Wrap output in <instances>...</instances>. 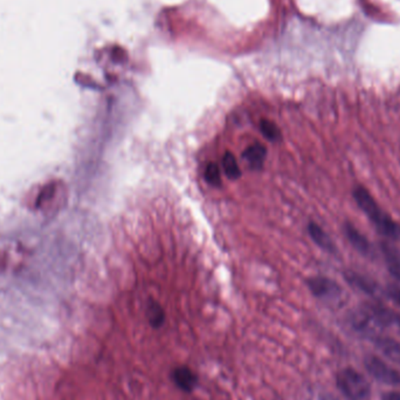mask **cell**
I'll list each match as a JSON object with an SVG mask.
<instances>
[{
	"label": "cell",
	"mask_w": 400,
	"mask_h": 400,
	"mask_svg": "<svg viewBox=\"0 0 400 400\" xmlns=\"http://www.w3.org/2000/svg\"><path fill=\"white\" fill-rule=\"evenodd\" d=\"M260 127H261L263 135L267 139H270V141H277V139H281L280 129L272 120H262L261 123H260Z\"/></svg>",
	"instance_id": "cell-14"
},
{
	"label": "cell",
	"mask_w": 400,
	"mask_h": 400,
	"mask_svg": "<svg viewBox=\"0 0 400 400\" xmlns=\"http://www.w3.org/2000/svg\"><path fill=\"white\" fill-rule=\"evenodd\" d=\"M340 392L349 400H366L371 394V386L361 372L354 368H344L336 375Z\"/></svg>",
	"instance_id": "cell-2"
},
{
	"label": "cell",
	"mask_w": 400,
	"mask_h": 400,
	"mask_svg": "<svg viewBox=\"0 0 400 400\" xmlns=\"http://www.w3.org/2000/svg\"><path fill=\"white\" fill-rule=\"evenodd\" d=\"M344 279L347 280V284H350L351 287L357 289L363 294L370 295V296H377L378 295L379 286L375 284V281L368 279L363 274L357 273L354 270H347L344 273Z\"/></svg>",
	"instance_id": "cell-7"
},
{
	"label": "cell",
	"mask_w": 400,
	"mask_h": 400,
	"mask_svg": "<svg viewBox=\"0 0 400 400\" xmlns=\"http://www.w3.org/2000/svg\"><path fill=\"white\" fill-rule=\"evenodd\" d=\"M375 343V347L385 356L387 359L400 365V343L396 342L393 338L389 337L380 336L377 337L375 340H372Z\"/></svg>",
	"instance_id": "cell-9"
},
{
	"label": "cell",
	"mask_w": 400,
	"mask_h": 400,
	"mask_svg": "<svg viewBox=\"0 0 400 400\" xmlns=\"http://www.w3.org/2000/svg\"><path fill=\"white\" fill-rule=\"evenodd\" d=\"M349 324L357 335L371 340L382 335V330L385 329L365 305L351 312Z\"/></svg>",
	"instance_id": "cell-3"
},
{
	"label": "cell",
	"mask_w": 400,
	"mask_h": 400,
	"mask_svg": "<svg viewBox=\"0 0 400 400\" xmlns=\"http://www.w3.org/2000/svg\"><path fill=\"white\" fill-rule=\"evenodd\" d=\"M343 233L347 237V240L350 242L351 246L363 256H371L373 254L372 244L368 241V237L354 226V223H344Z\"/></svg>",
	"instance_id": "cell-6"
},
{
	"label": "cell",
	"mask_w": 400,
	"mask_h": 400,
	"mask_svg": "<svg viewBox=\"0 0 400 400\" xmlns=\"http://www.w3.org/2000/svg\"><path fill=\"white\" fill-rule=\"evenodd\" d=\"M146 316H148L150 324L155 329H158L163 326L164 321H165V312L162 305L153 300L148 303V307H146Z\"/></svg>",
	"instance_id": "cell-12"
},
{
	"label": "cell",
	"mask_w": 400,
	"mask_h": 400,
	"mask_svg": "<svg viewBox=\"0 0 400 400\" xmlns=\"http://www.w3.org/2000/svg\"><path fill=\"white\" fill-rule=\"evenodd\" d=\"M352 197L361 212L368 216L379 233L392 240H400L399 225L379 206L368 188L358 185L352 191Z\"/></svg>",
	"instance_id": "cell-1"
},
{
	"label": "cell",
	"mask_w": 400,
	"mask_h": 400,
	"mask_svg": "<svg viewBox=\"0 0 400 400\" xmlns=\"http://www.w3.org/2000/svg\"><path fill=\"white\" fill-rule=\"evenodd\" d=\"M308 288L315 298L333 303L342 305L344 302V291L340 284L326 277H314L309 279Z\"/></svg>",
	"instance_id": "cell-5"
},
{
	"label": "cell",
	"mask_w": 400,
	"mask_h": 400,
	"mask_svg": "<svg viewBox=\"0 0 400 400\" xmlns=\"http://www.w3.org/2000/svg\"><path fill=\"white\" fill-rule=\"evenodd\" d=\"M223 167L227 177L235 181L241 176L240 167L237 165V160L232 153H225L223 158Z\"/></svg>",
	"instance_id": "cell-13"
},
{
	"label": "cell",
	"mask_w": 400,
	"mask_h": 400,
	"mask_svg": "<svg viewBox=\"0 0 400 400\" xmlns=\"http://www.w3.org/2000/svg\"><path fill=\"white\" fill-rule=\"evenodd\" d=\"M172 380L184 392H192L198 384V377L188 366H178L172 371Z\"/></svg>",
	"instance_id": "cell-8"
},
{
	"label": "cell",
	"mask_w": 400,
	"mask_h": 400,
	"mask_svg": "<svg viewBox=\"0 0 400 400\" xmlns=\"http://www.w3.org/2000/svg\"><path fill=\"white\" fill-rule=\"evenodd\" d=\"M394 326H399L400 328V314H396V319H394Z\"/></svg>",
	"instance_id": "cell-18"
},
{
	"label": "cell",
	"mask_w": 400,
	"mask_h": 400,
	"mask_svg": "<svg viewBox=\"0 0 400 400\" xmlns=\"http://www.w3.org/2000/svg\"><path fill=\"white\" fill-rule=\"evenodd\" d=\"M244 157L253 170H258L261 169L265 162V146L261 144H253V146H248L247 150L244 151Z\"/></svg>",
	"instance_id": "cell-11"
},
{
	"label": "cell",
	"mask_w": 400,
	"mask_h": 400,
	"mask_svg": "<svg viewBox=\"0 0 400 400\" xmlns=\"http://www.w3.org/2000/svg\"><path fill=\"white\" fill-rule=\"evenodd\" d=\"M385 294L391 301L394 302L400 307V286L398 284H389L385 289Z\"/></svg>",
	"instance_id": "cell-16"
},
{
	"label": "cell",
	"mask_w": 400,
	"mask_h": 400,
	"mask_svg": "<svg viewBox=\"0 0 400 400\" xmlns=\"http://www.w3.org/2000/svg\"><path fill=\"white\" fill-rule=\"evenodd\" d=\"M382 400H400V392L398 391H387L382 394Z\"/></svg>",
	"instance_id": "cell-17"
},
{
	"label": "cell",
	"mask_w": 400,
	"mask_h": 400,
	"mask_svg": "<svg viewBox=\"0 0 400 400\" xmlns=\"http://www.w3.org/2000/svg\"><path fill=\"white\" fill-rule=\"evenodd\" d=\"M205 179L209 185L216 186V188L221 185V174H220L219 167L216 163H209L206 167Z\"/></svg>",
	"instance_id": "cell-15"
},
{
	"label": "cell",
	"mask_w": 400,
	"mask_h": 400,
	"mask_svg": "<svg viewBox=\"0 0 400 400\" xmlns=\"http://www.w3.org/2000/svg\"><path fill=\"white\" fill-rule=\"evenodd\" d=\"M364 366L372 378L384 385L399 387L400 371L387 364L375 354H368L364 358Z\"/></svg>",
	"instance_id": "cell-4"
},
{
	"label": "cell",
	"mask_w": 400,
	"mask_h": 400,
	"mask_svg": "<svg viewBox=\"0 0 400 400\" xmlns=\"http://www.w3.org/2000/svg\"><path fill=\"white\" fill-rule=\"evenodd\" d=\"M309 235L312 237V241L315 242L323 251H328L330 254H336V244H333L329 234L323 230L322 227L315 223H310L308 225Z\"/></svg>",
	"instance_id": "cell-10"
}]
</instances>
